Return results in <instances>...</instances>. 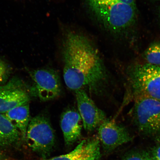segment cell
Segmentation results:
<instances>
[{
    "mask_svg": "<svg viewBox=\"0 0 160 160\" xmlns=\"http://www.w3.org/2000/svg\"><path fill=\"white\" fill-rule=\"evenodd\" d=\"M63 60L64 81L69 89L104 94L109 75L98 52L88 40L78 34H69L64 47Z\"/></svg>",
    "mask_w": 160,
    "mask_h": 160,
    "instance_id": "cell-1",
    "label": "cell"
},
{
    "mask_svg": "<svg viewBox=\"0 0 160 160\" xmlns=\"http://www.w3.org/2000/svg\"><path fill=\"white\" fill-rule=\"evenodd\" d=\"M98 17L112 31L123 32L131 28L137 19L136 6L105 0H90Z\"/></svg>",
    "mask_w": 160,
    "mask_h": 160,
    "instance_id": "cell-2",
    "label": "cell"
},
{
    "mask_svg": "<svg viewBox=\"0 0 160 160\" xmlns=\"http://www.w3.org/2000/svg\"><path fill=\"white\" fill-rule=\"evenodd\" d=\"M127 75L135 98L147 97L160 101V66L148 63L134 65L128 69Z\"/></svg>",
    "mask_w": 160,
    "mask_h": 160,
    "instance_id": "cell-3",
    "label": "cell"
},
{
    "mask_svg": "<svg viewBox=\"0 0 160 160\" xmlns=\"http://www.w3.org/2000/svg\"><path fill=\"white\" fill-rule=\"evenodd\" d=\"M133 122L142 134L160 140V101L147 97L136 98Z\"/></svg>",
    "mask_w": 160,
    "mask_h": 160,
    "instance_id": "cell-4",
    "label": "cell"
},
{
    "mask_svg": "<svg viewBox=\"0 0 160 160\" xmlns=\"http://www.w3.org/2000/svg\"><path fill=\"white\" fill-rule=\"evenodd\" d=\"M25 140L27 145L41 159L48 158L54 147V131L49 120L38 115L31 120L28 126Z\"/></svg>",
    "mask_w": 160,
    "mask_h": 160,
    "instance_id": "cell-5",
    "label": "cell"
},
{
    "mask_svg": "<svg viewBox=\"0 0 160 160\" xmlns=\"http://www.w3.org/2000/svg\"><path fill=\"white\" fill-rule=\"evenodd\" d=\"M34 83L33 92L42 101H51L59 97L62 92L58 74L50 69L35 70L31 73Z\"/></svg>",
    "mask_w": 160,
    "mask_h": 160,
    "instance_id": "cell-6",
    "label": "cell"
},
{
    "mask_svg": "<svg viewBox=\"0 0 160 160\" xmlns=\"http://www.w3.org/2000/svg\"><path fill=\"white\" fill-rule=\"evenodd\" d=\"M98 138L106 153H110L119 146L131 141L127 129L113 121L106 119L98 127Z\"/></svg>",
    "mask_w": 160,
    "mask_h": 160,
    "instance_id": "cell-7",
    "label": "cell"
},
{
    "mask_svg": "<svg viewBox=\"0 0 160 160\" xmlns=\"http://www.w3.org/2000/svg\"><path fill=\"white\" fill-rule=\"evenodd\" d=\"M75 91L84 128L87 131H92L107 119L105 114L97 107L85 90Z\"/></svg>",
    "mask_w": 160,
    "mask_h": 160,
    "instance_id": "cell-8",
    "label": "cell"
},
{
    "mask_svg": "<svg viewBox=\"0 0 160 160\" xmlns=\"http://www.w3.org/2000/svg\"><path fill=\"white\" fill-rule=\"evenodd\" d=\"M29 101V93L19 80H12L0 86V113H5Z\"/></svg>",
    "mask_w": 160,
    "mask_h": 160,
    "instance_id": "cell-9",
    "label": "cell"
},
{
    "mask_svg": "<svg viewBox=\"0 0 160 160\" xmlns=\"http://www.w3.org/2000/svg\"><path fill=\"white\" fill-rule=\"evenodd\" d=\"M100 143L98 137L89 138L82 141L67 154L41 160H99L101 157Z\"/></svg>",
    "mask_w": 160,
    "mask_h": 160,
    "instance_id": "cell-10",
    "label": "cell"
},
{
    "mask_svg": "<svg viewBox=\"0 0 160 160\" xmlns=\"http://www.w3.org/2000/svg\"><path fill=\"white\" fill-rule=\"evenodd\" d=\"M65 145H72L81 137L82 121L78 112L69 109L63 112L60 120Z\"/></svg>",
    "mask_w": 160,
    "mask_h": 160,
    "instance_id": "cell-11",
    "label": "cell"
},
{
    "mask_svg": "<svg viewBox=\"0 0 160 160\" xmlns=\"http://www.w3.org/2000/svg\"><path fill=\"white\" fill-rule=\"evenodd\" d=\"M4 115L20 132L22 139L25 140L30 120L29 103L18 106L4 113Z\"/></svg>",
    "mask_w": 160,
    "mask_h": 160,
    "instance_id": "cell-12",
    "label": "cell"
},
{
    "mask_svg": "<svg viewBox=\"0 0 160 160\" xmlns=\"http://www.w3.org/2000/svg\"><path fill=\"white\" fill-rule=\"evenodd\" d=\"M21 138L18 130L4 115L0 113V146L12 147L19 143Z\"/></svg>",
    "mask_w": 160,
    "mask_h": 160,
    "instance_id": "cell-13",
    "label": "cell"
},
{
    "mask_svg": "<svg viewBox=\"0 0 160 160\" xmlns=\"http://www.w3.org/2000/svg\"><path fill=\"white\" fill-rule=\"evenodd\" d=\"M143 57L146 63L160 66V41L152 43L144 52Z\"/></svg>",
    "mask_w": 160,
    "mask_h": 160,
    "instance_id": "cell-14",
    "label": "cell"
},
{
    "mask_svg": "<svg viewBox=\"0 0 160 160\" xmlns=\"http://www.w3.org/2000/svg\"><path fill=\"white\" fill-rule=\"evenodd\" d=\"M122 160H152L149 152L133 150L125 154Z\"/></svg>",
    "mask_w": 160,
    "mask_h": 160,
    "instance_id": "cell-15",
    "label": "cell"
},
{
    "mask_svg": "<svg viewBox=\"0 0 160 160\" xmlns=\"http://www.w3.org/2000/svg\"><path fill=\"white\" fill-rule=\"evenodd\" d=\"M9 76V71L6 64L0 59V83H4Z\"/></svg>",
    "mask_w": 160,
    "mask_h": 160,
    "instance_id": "cell-16",
    "label": "cell"
},
{
    "mask_svg": "<svg viewBox=\"0 0 160 160\" xmlns=\"http://www.w3.org/2000/svg\"><path fill=\"white\" fill-rule=\"evenodd\" d=\"M149 153L152 160H160V142L154 146Z\"/></svg>",
    "mask_w": 160,
    "mask_h": 160,
    "instance_id": "cell-17",
    "label": "cell"
},
{
    "mask_svg": "<svg viewBox=\"0 0 160 160\" xmlns=\"http://www.w3.org/2000/svg\"><path fill=\"white\" fill-rule=\"evenodd\" d=\"M105 1H113L119 2L127 4L129 5L136 6V0H105Z\"/></svg>",
    "mask_w": 160,
    "mask_h": 160,
    "instance_id": "cell-18",
    "label": "cell"
},
{
    "mask_svg": "<svg viewBox=\"0 0 160 160\" xmlns=\"http://www.w3.org/2000/svg\"><path fill=\"white\" fill-rule=\"evenodd\" d=\"M0 160H11L1 149H0Z\"/></svg>",
    "mask_w": 160,
    "mask_h": 160,
    "instance_id": "cell-19",
    "label": "cell"
},
{
    "mask_svg": "<svg viewBox=\"0 0 160 160\" xmlns=\"http://www.w3.org/2000/svg\"><path fill=\"white\" fill-rule=\"evenodd\" d=\"M159 1H160V0H159Z\"/></svg>",
    "mask_w": 160,
    "mask_h": 160,
    "instance_id": "cell-20",
    "label": "cell"
}]
</instances>
